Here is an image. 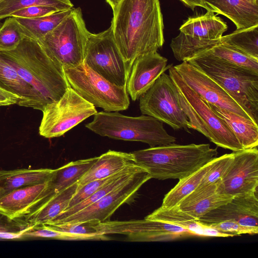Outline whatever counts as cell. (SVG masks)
<instances>
[{
  "label": "cell",
  "mask_w": 258,
  "mask_h": 258,
  "mask_svg": "<svg viewBox=\"0 0 258 258\" xmlns=\"http://www.w3.org/2000/svg\"><path fill=\"white\" fill-rule=\"evenodd\" d=\"M113 14V37L130 70L137 58L162 47L164 25L159 0H122Z\"/></svg>",
  "instance_id": "obj_1"
},
{
  "label": "cell",
  "mask_w": 258,
  "mask_h": 258,
  "mask_svg": "<svg viewBox=\"0 0 258 258\" xmlns=\"http://www.w3.org/2000/svg\"><path fill=\"white\" fill-rule=\"evenodd\" d=\"M0 53L32 87L43 109L70 87L63 67L46 54L37 40L25 36L14 50Z\"/></svg>",
  "instance_id": "obj_2"
},
{
  "label": "cell",
  "mask_w": 258,
  "mask_h": 258,
  "mask_svg": "<svg viewBox=\"0 0 258 258\" xmlns=\"http://www.w3.org/2000/svg\"><path fill=\"white\" fill-rule=\"evenodd\" d=\"M136 163L145 169L151 178L180 179L214 158L218 152L209 144L186 145L169 144L132 152Z\"/></svg>",
  "instance_id": "obj_3"
},
{
  "label": "cell",
  "mask_w": 258,
  "mask_h": 258,
  "mask_svg": "<svg viewBox=\"0 0 258 258\" xmlns=\"http://www.w3.org/2000/svg\"><path fill=\"white\" fill-rule=\"evenodd\" d=\"M206 74L258 123V74L204 51L185 61Z\"/></svg>",
  "instance_id": "obj_4"
},
{
  "label": "cell",
  "mask_w": 258,
  "mask_h": 258,
  "mask_svg": "<svg viewBox=\"0 0 258 258\" xmlns=\"http://www.w3.org/2000/svg\"><path fill=\"white\" fill-rule=\"evenodd\" d=\"M168 73L176 86L181 108L191 129L198 131L218 147L232 151L243 149L225 121L206 100L185 83L173 66L169 68Z\"/></svg>",
  "instance_id": "obj_5"
},
{
  "label": "cell",
  "mask_w": 258,
  "mask_h": 258,
  "mask_svg": "<svg viewBox=\"0 0 258 258\" xmlns=\"http://www.w3.org/2000/svg\"><path fill=\"white\" fill-rule=\"evenodd\" d=\"M85 126L102 137L141 142L148 144L150 147L176 141V138L166 132L162 122L147 115L132 117L117 111H101L97 112L93 120Z\"/></svg>",
  "instance_id": "obj_6"
},
{
  "label": "cell",
  "mask_w": 258,
  "mask_h": 258,
  "mask_svg": "<svg viewBox=\"0 0 258 258\" xmlns=\"http://www.w3.org/2000/svg\"><path fill=\"white\" fill-rule=\"evenodd\" d=\"M87 29L80 7L71 13L54 29L37 40L46 54L63 67H73L84 62Z\"/></svg>",
  "instance_id": "obj_7"
},
{
  "label": "cell",
  "mask_w": 258,
  "mask_h": 258,
  "mask_svg": "<svg viewBox=\"0 0 258 258\" xmlns=\"http://www.w3.org/2000/svg\"><path fill=\"white\" fill-rule=\"evenodd\" d=\"M63 68L70 86L95 107L108 112L128 108L130 99L125 87L111 83L84 62Z\"/></svg>",
  "instance_id": "obj_8"
},
{
  "label": "cell",
  "mask_w": 258,
  "mask_h": 258,
  "mask_svg": "<svg viewBox=\"0 0 258 258\" xmlns=\"http://www.w3.org/2000/svg\"><path fill=\"white\" fill-rule=\"evenodd\" d=\"M39 135L46 138L63 136L97 112L95 107L73 88H67L58 100L47 104L43 110Z\"/></svg>",
  "instance_id": "obj_9"
},
{
  "label": "cell",
  "mask_w": 258,
  "mask_h": 258,
  "mask_svg": "<svg viewBox=\"0 0 258 258\" xmlns=\"http://www.w3.org/2000/svg\"><path fill=\"white\" fill-rule=\"evenodd\" d=\"M139 107L143 115L152 116L175 130L191 129L182 110L176 86L171 78L163 73L153 85L139 98Z\"/></svg>",
  "instance_id": "obj_10"
},
{
  "label": "cell",
  "mask_w": 258,
  "mask_h": 258,
  "mask_svg": "<svg viewBox=\"0 0 258 258\" xmlns=\"http://www.w3.org/2000/svg\"><path fill=\"white\" fill-rule=\"evenodd\" d=\"M84 63L111 83L126 88L131 70L116 45L111 25L101 32L90 33Z\"/></svg>",
  "instance_id": "obj_11"
},
{
  "label": "cell",
  "mask_w": 258,
  "mask_h": 258,
  "mask_svg": "<svg viewBox=\"0 0 258 258\" xmlns=\"http://www.w3.org/2000/svg\"><path fill=\"white\" fill-rule=\"evenodd\" d=\"M150 179L149 173L142 169L128 180L82 210L64 219L48 223H73L92 219L100 222L108 221L115 211L130 200Z\"/></svg>",
  "instance_id": "obj_12"
},
{
  "label": "cell",
  "mask_w": 258,
  "mask_h": 258,
  "mask_svg": "<svg viewBox=\"0 0 258 258\" xmlns=\"http://www.w3.org/2000/svg\"><path fill=\"white\" fill-rule=\"evenodd\" d=\"M232 153V161L218 184L217 193L233 197L257 191V147Z\"/></svg>",
  "instance_id": "obj_13"
},
{
  "label": "cell",
  "mask_w": 258,
  "mask_h": 258,
  "mask_svg": "<svg viewBox=\"0 0 258 258\" xmlns=\"http://www.w3.org/2000/svg\"><path fill=\"white\" fill-rule=\"evenodd\" d=\"M173 67L185 83L209 103L252 120L220 85L202 71L186 61Z\"/></svg>",
  "instance_id": "obj_14"
},
{
  "label": "cell",
  "mask_w": 258,
  "mask_h": 258,
  "mask_svg": "<svg viewBox=\"0 0 258 258\" xmlns=\"http://www.w3.org/2000/svg\"><path fill=\"white\" fill-rule=\"evenodd\" d=\"M116 234L127 236L129 241L166 242L196 236L191 231L179 226L160 221L143 220L116 221Z\"/></svg>",
  "instance_id": "obj_15"
},
{
  "label": "cell",
  "mask_w": 258,
  "mask_h": 258,
  "mask_svg": "<svg viewBox=\"0 0 258 258\" xmlns=\"http://www.w3.org/2000/svg\"><path fill=\"white\" fill-rule=\"evenodd\" d=\"M257 191L235 196L227 203L210 211L197 221L206 225L232 221L241 225L258 228Z\"/></svg>",
  "instance_id": "obj_16"
},
{
  "label": "cell",
  "mask_w": 258,
  "mask_h": 258,
  "mask_svg": "<svg viewBox=\"0 0 258 258\" xmlns=\"http://www.w3.org/2000/svg\"><path fill=\"white\" fill-rule=\"evenodd\" d=\"M172 66L167 64V59L157 52L137 58L132 64L126 85L132 99H139Z\"/></svg>",
  "instance_id": "obj_17"
},
{
  "label": "cell",
  "mask_w": 258,
  "mask_h": 258,
  "mask_svg": "<svg viewBox=\"0 0 258 258\" xmlns=\"http://www.w3.org/2000/svg\"><path fill=\"white\" fill-rule=\"evenodd\" d=\"M48 181L19 188L0 197V213L12 219L22 218L39 201Z\"/></svg>",
  "instance_id": "obj_18"
},
{
  "label": "cell",
  "mask_w": 258,
  "mask_h": 258,
  "mask_svg": "<svg viewBox=\"0 0 258 258\" xmlns=\"http://www.w3.org/2000/svg\"><path fill=\"white\" fill-rule=\"evenodd\" d=\"M98 157L72 161L55 169L40 201L31 210L78 182L93 165Z\"/></svg>",
  "instance_id": "obj_19"
},
{
  "label": "cell",
  "mask_w": 258,
  "mask_h": 258,
  "mask_svg": "<svg viewBox=\"0 0 258 258\" xmlns=\"http://www.w3.org/2000/svg\"><path fill=\"white\" fill-rule=\"evenodd\" d=\"M0 87L20 98L17 104L42 111L40 99L32 87L0 53Z\"/></svg>",
  "instance_id": "obj_20"
},
{
  "label": "cell",
  "mask_w": 258,
  "mask_h": 258,
  "mask_svg": "<svg viewBox=\"0 0 258 258\" xmlns=\"http://www.w3.org/2000/svg\"><path fill=\"white\" fill-rule=\"evenodd\" d=\"M213 12L222 14L235 25L237 30L258 26V4L247 0H204Z\"/></svg>",
  "instance_id": "obj_21"
},
{
  "label": "cell",
  "mask_w": 258,
  "mask_h": 258,
  "mask_svg": "<svg viewBox=\"0 0 258 258\" xmlns=\"http://www.w3.org/2000/svg\"><path fill=\"white\" fill-rule=\"evenodd\" d=\"M134 164L136 163L132 153L109 150L98 156L93 165L80 179L78 188L93 180L112 176Z\"/></svg>",
  "instance_id": "obj_22"
},
{
  "label": "cell",
  "mask_w": 258,
  "mask_h": 258,
  "mask_svg": "<svg viewBox=\"0 0 258 258\" xmlns=\"http://www.w3.org/2000/svg\"><path fill=\"white\" fill-rule=\"evenodd\" d=\"M55 169L23 168L0 170V197L19 188L47 182Z\"/></svg>",
  "instance_id": "obj_23"
},
{
  "label": "cell",
  "mask_w": 258,
  "mask_h": 258,
  "mask_svg": "<svg viewBox=\"0 0 258 258\" xmlns=\"http://www.w3.org/2000/svg\"><path fill=\"white\" fill-rule=\"evenodd\" d=\"M78 182L37 206L23 217L30 226L49 223L66 210L78 188Z\"/></svg>",
  "instance_id": "obj_24"
},
{
  "label": "cell",
  "mask_w": 258,
  "mask_h": 258,
  "mask_svg": "<svg viewBox=\"0 0 258 258\" xmlns=\"http://www.w3.org/2000/svg\"><path fill=\"white\" fill-rule=\"evenodd\" d=\"M227 29L226 23L211 11L202 16L189 18L179 28L186 35L209 40L220 39Z\"/></svg>",
  "instance_id": "obj_25"
},
{
  "label": "cell",
  "mask_w": 258,
  "mask_h": 258,
  "mask_svg": "<svg viewBox=\"0 0 258 258\" xmlns=\"http://www.w3.org/2000/svg\"><path fill=\"white\" fill-rule=\"evenodd\" d=\"M209 104L215 113L225 121L243 149L257 147V123L231 111Z\"/></svg>",
  "instance_id": "obj_26"
},
{
  "label": "cell",
  "mask_w": 258,
  "mask_h": 258,
  "mask_svg": "<svg viewBox=\"0 0 258 258\" xmlns=\"http://www.w3.org/2000/svg\"><path fill=\"white\" fill-rule=\"evenodd\" d=\"M220 44V39H201L180 32L172 38L170 46L175 59L182 62Z\"/></svg>",
  "instance_id": "obj_27"
},
{
  "label": "cell",
  "mask_w": 258,
  "mask_h": 258,
  "mask_svg": "<svg viewBox=\"0 0 258 258\" xmlns=\"http://www.w3.org/2000/svg\"><path fill=\"white\" fill-rule=\"evenodd\" d=\"M73 9L35 18H15L25 36L38 40L58 25Z\"/></svg>",
  "instance_id": "obj_28"
},
{
  "label": "cell",
  "mask_w": 258,
  "mask_h": 258,
  "mask_svg": "<svg viewBox=\"0 0 258 258\" xmlns=\"http://www.w3.org/2000/svg\"><path fill=\"white\" fill-rule=\"evenodd\" d=\"M214 158L190 174L179 179L175 186L165 195L161 207L173 208L194 191L212 166Z\"/></svg>",
  "instance_id": "obj_29"
},
{
  "label": "cell",
  "mask_w": 258,
  "mask_h": 258,
  "mask_svg": "<svg viewBox=\"0 0 258 258\" xmlns=\"http://www.w3.org/2000/svg\"><path fill=\"white\" fill-rule=\"evenodd\" d=\"M145 218L176 225L193 232L196 236H208L209 228L192 220L175 207L165 208L161 207L155 210Z\"/></svg>",
  "instance_id": "obj_30"
},
{
  "label": "cell",
  "mask_w": 258,
  "mask_h": 258,
  "mask_svg": "<svg viewBox=\"0 0 258 258\" xmlns=\"http://www.w3.org/2000/svg\"><path fill=\"white\" fill-rule=\"evenodd\" d=\"M144 168L137 164L131 165L121 175L106 184L85 200L66 209L49 223L58 221L82 210L128 180L136 172Z\"/></svg>",
  "instance_id": "obj_31"
},
{
  "label": "cell",
  "mask_w": 258,
  "mask_h": 258,
  "mask_svg": "<svg viewBox=\"0 0 258 258\" xmlns=\"http://www.w3.org/2000/svg\"><path fill=\"white\" fill-rule=\"evenodd\" d=\"M220 41L222 44L258 59V26L236 29L229 34L222 36Z\"/></svg>",
  "instance_id": "obj_32"
},
{
  "label": "cell",
  "mask_w": 258,
  "mask_h": 258,
  "mask_svg": "<svg viewBox=\"0 0 258 258\" xmlns=\"http://www.w3.org/2000/svg\"><path fill=\"white\" fill-rule=\"evenodd\" d=\"M205 52L224 61L258 74V59L229 46L221 43Z\"/></svg>",
  "instance_id": "obj_33"
},
{
  "label": "cell",
  "mask_w": 258,
  "mask_h": 258,
  "mask_svg": "<svg viewBox=\"0 0 258 258\" xmlns=\"http://www.w3.org/2000/svg\"><path fill=\"white\" fill-rule=\"evenodd\" d=\"M35 6H49L60 11L74 8L71 0H1L0 20L11 17L13 13L18 10Z\"/></svg>",
  "instance_id": "obj_34"
},
{
  "label": "cell",
  "mask_w": 258,
  "mask_h": 258,
  "mask_svg": "<svg viewBox=\"0 0 258 258\" xmlns=\"http://www.w3.org/2000/svg\"><path fill=\"white\" fill-rule=\"evenodd\" d=\"M233 197L216 193L208 198L185 206L174 207L194 220H198L210 211L230 201Z\"/></svg>",
  "instance_id": "obj_35"
},
{
  "label": "cell",
  "mask_w": 258,
  "mask_h": 258,
  "mask_svg": "<svg viewBox=\"0 0 258 258\" xmlns=\"http://www.w3.org/2000/svg\"><path fill=\"white\" fill-rule=\"evenodd\" d=\"M25 37L16 18L8 17L0 28V51L14 50Z\"/></svg>",
  "instance_id": "obj_36"
},
{
  "label": "cell",
  "mask_w": 258,
  "mask_h": 258,
  "mask_svg": "<svg viewBox=\"0 0 258 258\" xmlns=\"http://www.w3.org/2000/svg\"><path fill=\"white\" fill-rule=\"evenodd\" d=\"M98 220L92 219L73 223H45L52 228L64 232L85 236L91 240H108L106 235L99 234L96 224Z\"/></svg>",
  "instance_id": "obj_37"
},
{
  "label": "cell",
  "mask_w": 258,
  "mask_h": 258,
  "mask_svg": "<svg viewBox=\"0 0 258 258\" xmlns=\"http://www.w3.org/2000/svg\"><path fill=\"white\" fill-rule=\"evenodd\" d=\"M22 238H45L66 240H91L88 237L55 230L45 224L29 226Z\"/></svg>",
  "instance_id": "obj_38"
},
{
  "label": "cell",
  "mask_w": 258,
  "mask_h": 258,
  "mask_svg": "<svg viewBox=\"0 0 258 258\" xmlns=\"http://www.w3.org/2000/svg\"><path fill=\"white\" fill-rule=\"evenodd\" d=\"M233 158L232 152L215 157L212 166L202 178L197 187L208 186L222 179L230 165Z\"/></svg>",
  "instance_id": "obj_39"
},
{
  "label": "cell",
  "mask_w": 258,
  "mask_h": 258,
  "mask_svg": "<svg viewBox=\"0 0 258 258\" xmlns=\"http://www.w3.org/2000/svg\"><path fill=\"white\" fill-rule=\"evenodd\" d=\"M30 226L22 218L12 219L0 213V239L22 238L23 233Z\"/></svg>",
  "instance_id": "obj_40"
},
{
  "label": "cell",
  "mask_w": 258,
  "mask_h": 258,
  "mask_svg": "<svg viewBox=\"0 0 258 258\" xmlns=\"http://www.w3.org/2000/svg\"><path fill=\"white\" fill-rule=\"evenodd\" d=\"M130 166H127L121 171L112 176L104 178L93 180L87 183L80 188H78L71 200L67 209L85 200L106 184L121 175Z\"/></svg>",
  "instance_id": "obj_41"
},
{
  "label": "cell",
  "mask_w": 258,
  "mask_h": 258,
  "mask_svg": "<svg viewBox=\"0 0 258 258\" xmlns=\"http://www.w3.org/2000/svg\"><path fill=\"white\" fill-rule=\"evenodd\" d=\"M204 226L232 236L245 234L253 235L258 233V228L242 226L232 221H224Z\"/></svg>",
  "instance_id": "obj_42"
},
{
  "label": "cell",
  "mask_w": 258,
  "mask_h": 258,
  "mask_svg": "<svg viewBox=\"0 0 258 258\" xmlns=\"http://www.w3.org/2000/svg\"><path fill=\"white\" fill-rule=\"evenodd\" d=\"M220 180L208 186L197 187L190 194L184 198L176 206L180 207L185 206L200 200L208 198L217 193V187Z\"/></svg>",
  "instance_id": "obj_43"
},
{
  "label": "cell",
  "mask_w": 258,
  "mask_h": 258,
  "mask_svg": "<svg viewBox=\"0 0 258 258\" xmlns=\"http://www.w3.org/2000/svg\"><path fill=\"white\" fill-rule=\"evenodd\" d=\"M58 11H60L49 6H35L18 10L13 13L11 17L35 18L48 15Z\"/></svg>",
  "instance_id": "obj_44"
},
{
  "label": "cell",
  "mask_w": 258,
  "mask_h": 258,
  "mask_svg": "<svg viewBox=\"0 0 258 258\" xmlns=\"http://www.w3.org/2000/svg\"><path fill=\"white\" fill-rule=\"evenodd\" d=\"M20 98L0 87V106L18 104Z\"/></svg>",
  "instance_id": "obj_45"
},
{
  "label": "cell",
  "mask_w": 258,
  "mask_h": 258,
  "mask_svg": "<svg viewBox=\"0 0 258 258\" xmlns=\"http://www.w3.org/2000/svg\"><path fill=\"white\" fill-rule=\"evenodd\" d=\"M184 5L194 10L196 7H200L206 9L207 11H211L204 2V0H180Z\"/></svg>",
  "instance_id": "obj_46"
},
{
  "label": "cell",
  "mask_w": 258,
  "mask_h": 258,
  "mask_svg": "<svg viewBox=\"0 0 258 258\" xmlns=\"http://www.w3.org/2000/svg\"><path fill=\"white\" fill-rule=\"evenodd\" d=\"M113 10L122 0H105Z\"/></svg>",
  "instance_id": "obj_47"
},
{
  "label": "cell",
  "mask_w": 258,
  "mask_h": 258,
  "mask_svg": "<svg viewBox=\"0 0 258 258\" xmlns=\"http://www.w3.org/2000/svg\"><path fill=\"white\" fill-rule=\"evenodd\" d=\"M247 1H249L250 2H251L252 3L258 4V0H247Z\"/></svg>",
  "instance_id": "obj_48"
},
{
  "label": "cell",
  "mask_w": 258,
  "mask_h": 258,
  "mask_svg": "<svg viewBox=\"0 0 258 258\" xmlns=\"http://www.w3.org/2000/svg\"><path fill=\"white\" fill-rule=\"evenodd\" d=\"M1 1V0H0V1Z\"/></svg>",
  "instance_id": "obj_49"
}]
</instances>
